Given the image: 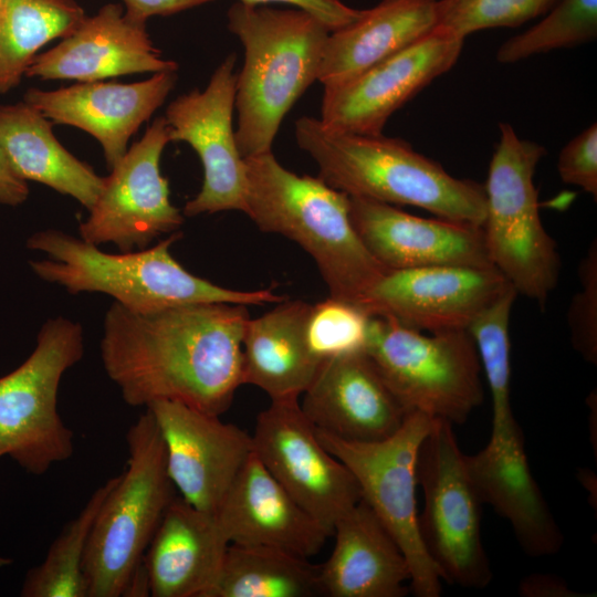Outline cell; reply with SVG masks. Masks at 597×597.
Returning a JSON list of instances; mask_svg holds the SVG:
<instances>
[{"label":"cell","instance_id":"4fadbf2b","mask_svg":"<svg viewBox=\"0 0 597 597\" xmlns=\"http://www.w3.org/2000/svg\"><path fill=\"white\" fill-rule=\"evenodd\" d=\"M169 142L166 118H156L105 177L88 218L80 224L81 239L97 247L111 242L127 252L145 249L157 237L181 227L184 213L171 203L159 168Z\"/></svg>","mask_w":597,"mask_h":597},{"label":"cell","instance_id":"7bdbcfd3","mask_svg":"<svg viewBox=\"0 0 597 597\" xmlns=\"http://www.w3.org/2000/svg\"><path fill=\"white\" fill-rule=\"evenodd\" d=\"M0 563H1V558H0Z\"/></svg>","mask_w":597,"mask_h":597},{"label":"cell","instance_id":"9a60e30c","mask_svg":"<svg viewBox=\"0 0 597 597\" xmlns=\"http://www.w3.org/2000/svg\"><path fill=\"white\" fill-rule=\"evenodd\" d=\"M463 42L434 28L350 81L324 87L320 121L335 132L383 134L397 109L452 69Z\"/></svg>","mask_w":597,"mask_h":597},{"label":"cell","instance_id":"1f68e13d","mask_svg":"<svg viewBox=\"0 0 597 597\" xmlns=\"http://www.w3.org/2000/svg\"><path fill=\"white\" fill-rule=\"evenodd\" d=\"M517 296L507 289L481 311L467 328L472 336L492 399V429L506 428L516 420L511 405L510 318Z\"/></svg>","mask_w":597,"mask_h":597},{"label":"cell","instance_id":"d590c367","mask_svg":"<svg viewBox=\"0 0 597 597\" xmlns=\"http://www.w3.org/2000/svg\"><path fill=\"white\" fill-rule=\"evenodd\" d=\"M579 289L567 311L574 349L589 364H597V240L578 265Z\"/></svg>","mask_w":597,"mask_h":597},{"label":"cell","instance_id":"484cf974","mask_svg":"<svg viewBox=\"0 0 597 597\" xmlns=\"http://www.w3.org/2000/svg\"><path fill=\"white\" fill-rule=\"evenodd\" d=\"M438 0H381L328 34L317 81L344 84L436 28Z\"/></svg>","mask_w":597,"mask_h":597},{"label":"cell","instance_id":"30bf717a","mask_svg":"<svg viewBox=\"0 0 597 597\" xmlns=\"http://www.w3.org/2000/svg\"><path fill=\"white\" fill-rule=\"evenodd\" d=\"M425 506L418 514L422 544L441 579L465 588H484L492 579L481 536V506L453 432L433 418L417 463Z\"/></svg>","mask_w":597,"mask_h":597},{"label":"cell","instance_id":"cb8c5ba5","mask_svg":"<svg viewBox=\"0 0 597 597\" xmlns=\"http://www.w3.org/2000/svg\"><path fill=\"white\" fill-rule=\"evenodd\" d=\"M229 544L214 514L175 495L144 556L149 595L206 597Z\"/></svg>","mask_w":597,"mask_h":597},{"label":"cell","instance_id":"6da1fadb","mask_svg":"<svg viewBox=\"0 0 597 597\" xmlns=\"http://www.w3.org/2000/svg\"><path fill=\"white\" fill-rule=\"evenodd\" d=\"M247 305L189 303L149 313L114 302L103 322L102 364L132 407L182 402L220 416L242 385Z\"/></svg>","mask_w":597,"mask_h":597},{"label":"cell","instance_id":"d6a6232c","mask_svg":"<svg viewBox=\"0 0 597 597\" xmlns=\"http://www.w3.org/2000/svg\"><path fill=\"white\" fill-rule=\"evenodd\" d=\"M597 36V0H558L544 18L505 41L496 52L501 63H514L559 49L574 48Z\"/></svg>","mask_w":597,"mask_h":597},{"label":"cell","instance_id":"d4e9b609","mask_svg":"<svg viewBox=\"0 0 597 597\" xmlns=\"http://www.w3.org/2000/svg\"><path fill=\"white\" fill-rule=\"evenodd\" d=\"M335 544L318 565L322 595L402 597L410 591L408 562L373 510L360 500L334 526Z\"/></svg>","mask_w":597,"mask_h":597},{"label":"cell","instance_id":"7a4b0ae2","mask_svg":"<svg viewBox=\"0 0 597 597\" xmlns=\"http://www.w3.org/2000/svg\"><path fill=\"white\" fill-rule=\"evenodd\" d=\"M245 214L263 232L296 242L316 263L329 296L363 305L388 270L366 249L349 218V196L298 176L272 151L243 158Z\"/></svg>","mask_w":597,"mask_h":597},{"label":"cell","instance_id":"52a82bcc","mask_svg":"<svg viewBox=\"0 0 597 597\" xmlns=\"http://www.w3.org/2000/svg\"><path fill=\"white\" fill-rule=\"evenodd\" d=\"M544 155L542 145L522 139L511 125L500 124V139L483 185L485 213L481 227L491 264L517 295L541 308L555 290L561 272V256L542 222L534 184Z\"/></svg>","mask_w":597,"mask_h":597},{"label":"cell","instance_id":"8992f818","mask_svg":"<svg viewBox=\"0 0 597 597\" xmlns=\"http://www.w3.org/2000/svg\"><path fill=\"white\" fill-rule=\"evenodd\" d=\"M127 463L93 523L83 562L87 597L147 591L146 549L174 499L158 426L146 411L126 433Z\"/></svg>","mask_w":597,"mask_h":597},{"label":"cell","instance_id":"277c9868","mask_svg":"<svg viewBox=\"0 0 597 597\" xmlns=\"http://www.w3.org/2000/svg\"><path fill=\"white\" fill-rule=\"evenodd\" d=\"M228 29L243 45L237 73L234 130L242 158L272 151L280 125L302 94L317 81L331 31L301 9L233 3Z\"/></svg>","mask_w":597,"mask_h":597},{"label":"cell","instance_id":"4dcf8cb0","mask_svg":"<svg viewBox=\"0 0 597 597\" xmlns=\"http://www.w3.org/2000/svg\"><path fill=\"white\" fill-rule=\"evenodd\" d=\"M116 478L100 485L77 516L64 525L43 562L28 572L21 596L87 597L84 555L95 517Z\"/></svg>","mask_w":597,"mask_h":597},{"label":"cell","instance_id":"9c48e42d","mask_svg":"<svg viewBox=\"0 0 597 597\" xmlns=\"http://www.w3.org/2000/svg\"><path fill=\"white\" fill-rule=\"evenodd\" d=\"M83 354L81 324L49 318L30 356L0 377V458L41 475L72 457L74 433L59 413L57 394L62 376Z\"/></svg>","mask_w":597,"mask_h":597},{"label":"cell","instance_id":"4316f807","mask_svg":"<svg viewBox=\"0 0 597 597\" xmlns=\"http://www.w3.org/2000/svg\"><path fill=\"white\" fill-rule=\"evenodd\" d=\"M311 304L283 300L256 318H249L242 338V385H253L271 400L298 399L320 363L306 341Z\"/></svg>","mask_w":597,"mask_h":597},{"label":"cell","instance_id":"b9f144b4","mask_svg":"<svg viewBox=\"0 0 597 597\" xmlns=\"http://www.w3.org/2000/svg\"><path fill=\"white\" fill-rule=\"evenodd\" d=\"M3 1H4V0H0V11H1V9H2Z\"/></svg>","mask_w":597,"mask_h":597},{"label":"cell","instance_id":"5b68a950","mask_svg":"<svg viewBox=\"0 0 597 597\" xmlns=\"http://www.w3.org/2000/svg\"><path fill=\"white\" fill-rule=\"evenodd\" d=\"M181 235L176 231L151 248L107 253L83 239L46 229L30 235L27 248L51 258L29 262L40 279L56 283L72 294H107L132 312L149 313L189 303L249 306L285 300L270 289L232 290L192 274L170 253L171 244Z\"/></svg>","mask_w":597,"mask_h":597},{"label":"cell","instance_id":"ba28073f","mask_svg":"<svg viewBox=\"0 0 597 597\" xmlns=\"http://www.w3.org/2000/svg\"><path fill=\"white\" fill-rule=\"evenodd\" d=\"M365 352L407 413L462 425L483 402L481 363L468 329L425 334L371 316Z\"/></svg>","mask_w":597,"mask_h":597},{"label":"cell","instance_id":"60d3db41","mask_svg":"<svg viewBox=\"0 0 597 597\" xmlns=\"http://www.w3.org/2000/svg\"><path fill=\"white\" fill-rule=\"evenodd\" d=\"M521 593L527 596H576L557 578L544 575L530 576L521 585Z\"/></svg>","mask_w":597,"mask_h":597},{"label":"cell","instance_id":"5bb4252c","mask_svg":"<svg viewBox=\"0 0 597 597\" xmlns=\"http://www.w3.org/2000/svg\"><path fill=\"white\" fill-rule=\"evenodd\" d=\"M235 54L219 64L203 91L179 95L165 118L171 142H185L203 167V182L182 209L186 217L237 210L245 212V170L234 129Z\"/></svg>","mask_w":597,"mask_h":597},{"label":"cell","instance_id":"603a6c76","mask_svg":"<svg viewBox=\"0 0 597 597\" xmlns=\"http://www.w3.org/2000/svg\"><path fill=\"white\" fill-rule=\"evenodd\" d=\"M214 515L229 543L270 546L307 559L332 536L272 476L254 452Z\"/></svg>","mask_w":597,"mask_h":597},{"label":"cell","instance_id":"f35d334b","mask_svg":"<svg viewBox=\"0 0 597 597\" xmlns=\"http://www.w3.org/2000/svg\"><path fill=\"white\" fill-rule=\"evenodd\" d=\"M211 1L214 0H123L125 13L140 22L154 15H170Z\"/></svg>","mask_w":597,"mask_h":597},{"label":"cell","instance_id":"e0dca14e","mask_svg":"<svg viewBox=\"0 0 597 597\" xmlns=\"http://www.w3.org/2000/svg\"><path fill=\"white\" fill-rule=\"evenodd\" d=\"M146 408L160 431L175 489L189 504L214 514L253 453L251 434L179 401L156 400Z\"/></svg>","mask_w":597,"mask_h":597},{"label":"cell","instance_id":"ac0fdd59","mask_svg":"<svg viewBox=\"0 0 597 597\" xmlns=\"http://www.w3.org/2000/svg\"><path fill=\"white\" fill-rule=\"evenodd\" d=\"M349 218L366 249L388 271L433 265L494 268L481 227L422 218L360 197H349Z\"/></svg>","mask_w":597,"mask_h":597},{"label":"cell","instance_id":"8fae6325","mask_svg":"<svg viewBox=\"0 0 597 597\" xmlns=\"http://www.w3.org/2000/svg\"><path fill=\"white\" fill-rule=\"evenodd\" d=\"M433 418L411 411L401 427L379 441H348L315 429L322 444L356 479L362 500L402 551L410 568V590L417 597H438L442 579L419 533L416 489L419 449Z\"/></svg>","mask_w":597,"mask_h":597},{"label":"cell","instance_id":"74e56055","mask_svg":"<svg viewBox=\"0 0 597 597\" xmlns=\"http://www.w3.org/2000/svg\"><path fill=\"white\" fill-rule=\"evenodd\" d=\"M238 2L248 6L290 4L317 18L331 32L354 22L362 13V10L350 8L341 0H238Z\"/></svg>","mask_w":597,"mask_h":597},{"label":"cell","instance_id":"44dd1931","mask_svg":"<svg viewBox=\"0 0 597 597\" xmlns=\"http://www.w3.org/2000/svg\"><path fill=\"white\" fill-rule=\"evenodd\" d=\"M161 57L146 30V22L129 18L116 3L86 17L49 51L36 54L25 76L41 80L94 82L135 73L177 71Z\"/></svg>","mask_w":597,"mask_h":597},{"label":"cell","instance_id":"ab89813d","mask_svg":"<svg viewBox=\"0 0 597 597\" xmlns=\"http://www.w3.org/2000/svg\"><path fill=\"white\" fill-rule=\"evenodd\" d=\"M29 197V187L11 166L0 144V203L19 206Z\"/></svg>","mask_w":597,"mask_h":597},{"label":"cell","instance_id":"7c38bea8","mask_svg":"<svg viewBox=\"0 0 597 597\" xmlns=\"http://www.w3.org/2000/svg\"><path fill=\"white\" fill-rule=\"evenodd\" d=\"M253 452L289 494L333 535L360 500L348 468L320 441L298 399L271 400L255 420Z\"/></svg>","mask_w":597,"mask_h":597},{"label":"cell","instance_id":"8d00e7d4","mask_svg":"<svg viewBox=\"0 0 597 597\" xmlns=\"http://www.w3.org/2000/svg\"><path fill=\"white\" fill-rule=\"evenodd\" d=\"M561 179L577 186L594 199L597 198V125L589 127L569 140L557 159Z\"/></svg>","mask_w":597,"mask_h":597},{"label":"cell","instance_id":"2e32d148","mask_svg":"<svg viewBox=\"0 0 597 597\" xmlns=\"http://www.w3.org/2000/svg\"><path fill=\"white\" fill-rule=\"evenodd\" d=\"M513 287L495 268L433 265L386 272L363 307L426 333L467 329L476 315Z\"/></svg>","mask_w":597,"mask_h":597},{"label":"cell","instance_id":"836d02e7","mask_svg":"<svg viewBox=\"0 0 597 597\" xmlns=\"http://www.w3.org/2000/svg\"><path fill=\"white\" fill-rule=\"evenodd\" d=\"M370 317L363 306L332 296L311 305L305 329L311 353L323 363L365 352Z\"/></svg>","mask_w":597,"mask_h":597},{"label":"cell","instance_id":"f1b7e54d","mask_svg":"<svg viewBox=\"0 0 597 597\" xmlns=\"http://www.w3.org/2000/svg\"><path fill=\"white\" fill-rule=\"evenodd\" d=\"M318 595H322L320 567L307 558L270 546L230 543L206 597Z\"/></svg>","mask_w":597,"mask_h":597},{"label":"cell","instance_id":"f546056e","mask_svg":"<svg viewBox=\"0 0 597 597\" xmlns=\"http://www.w3.org/2000/svg\"><path fill=\"white\" fill-rule=\"evenodd\" d=\"M86 18L74 0H4L0 11V94L19 85L36 52Z\"/></svg>","mask_w":597,"mask_h":597},{"label":"cell","instance_id":"e575fe53","mask_svg":"<svg viewBox=\"0 0 597 597\" xmlns=\"http://www.w3.org/2000/svg\"><path fill=\"white\" fill-rule=\"evenodd\" d=\"M558 0H438L436 28L465 39L476 31L519 27L544 15Z\"/></svg>","mask_w":597,"mask_h":597},{"label":"cell","instance_id":"3957f363","mask_svg":"<svg viewBox=\"0 0 597 597\" xmlns=\"http://www.w3.org/2000/svg\"><path fill=\"white\" fill-rule=\"evenodd\" d=\"M295 139L316 163L318 178L349 197L413 206L482 227L484 186L452 176L404 139L335 132L311 116L296 119Z\"/></svg>","mask_w":597,"mask_h":597},{"label":"cell","instance_id":"83f0119b","mask_svg":"<svg viewBox=\"0 0 597 597\" xmlns=\"http://www.w3.org/2000/svg\"><path fill=\"white\" fill-rule=\"evenodd\" d=\"M0 144L14 171L25 181L71 196L87 210L94 206L105 177L66 150L48 118L24 101L0 104Z\"/></svg>","mask_w":597,"mask_h":597},{"label":"cell","instance_id":"7402d4cb","mask_svg":"<svg viewBox=\"0 0 597 597\" xmlns=\"http://www.w3.org/2000/svg\"><path fill=\"white\" fill-rule=\"evenodd\" d=\"M465 464L482 503L510 523L526 555L543 557L559 551L564 536L532 475L519 425L491 432L481 451L465 454Z\"/></svg>","mask_w":597,"mask_h":597},{"label":"cell","instance_id":"ffe728a7","mask_svg":"<svg viewBox=\"0 0 597 597\" xmlns=\"http://www.w3.org/2000/svg\"><path fill=\"white\" fill-rule=\"evenodd\" d=\"M302 396L316 430L348 441L386 439L407 415L366 352L324 360Z\"/></svg>","mask_w":597,"mask_h":597},{"label":"cell","instance_id":"d6986e66","mask_svg":"<svg viewBox=\"0 0 597 597\" xmlns=\"http://www.w3.org/2000/svg\"><path fill=\"white\" fill-rule=\"evenodd\" d=\"M176 82V71H164L129 84L94 81L54 91L29 88L23 101L53 123L95 137L112 169L126 154L129 138L164 104Z\"/></svg>","mask_w":597,"mask_h":597}]
</instances>
